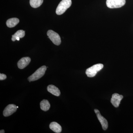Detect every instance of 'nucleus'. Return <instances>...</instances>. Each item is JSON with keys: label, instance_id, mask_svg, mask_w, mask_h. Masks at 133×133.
I'll use <instances>...</instances> for the list:
<instances>
[{"label": "nucleus", "instance_id": "10", "mask_svg": "<svg viewBox=\"0 0 133 133\" xmlns=\"http://www.w3.org/2000/svg\"><path fill=\"white\" fill-rule=\"evenodd\" d=\"M47 90L49 92L56 96L58 97L61 94L59 89L55 86L50 85L47 87Z\"/></svg>", "mask_w": 133, "mask_h": 133}, {"label": "nucleus", "instance_id": "4", "mask_svg": "<svg viewBox=\"0 0 133 133\" xmlns=\"http://www.w3.org/2000/svg\"><path fill=\"white\" fill-rule=\"evenodd\" d=\"M126 0H107V6L111 9L121 8L125 4Z\"/></svg>", "mask_w": 133, "mask_h": 133}, {"label": "nucleus", "instance_id": "2", "mask_svg": "<svg viewBox=\"0 0 133 133\" xmlns=\"http://www.w3.org/2000/svg\"><path fill=\"white\" fill-rule=\"evenodd\" d=\"M46 70L47 67L45 65L41 66L37 69L33 74L29 77L28 80L30 82L38 80L44 75Z\"/></svg>", "mask_w": 133, "mask_h": 133}, {"label": "nucleus", "instance_id": "15", "mask_svg": "<svg viewBox=\"0 0 133 133\" xmlns=\"http://www.w3.org/2000/svg\"><path fill=\"white\" fill-rule=\"evenodd\" d=\"M43 0H30V3L32 8H37L39 7L42 4Z\"/></svg>", "mask_w": 133, "mask_h": 133}, {"label": "nucleus", "instance_id": "16", "mask_svg": "<svg viewBox=\"0 0 133 133\" xmlns=\"http://www.w3.org/2000/svg\"><path fill=\"white\" fill-rule=\"evenodd\" d=\"M6 76L5 74H0V80H3L6 79Z\"/></svg>", "mask_w": 133, "mask_h": 133}, {"label": "nucleus", "instance_id": "13", "mask_svg": "<svg viewBox=\"0 0 133 133\" xmlns=\"http://www.w3.org/2000/svg\"><path fill=\"white\" fill-rule=\"evenodd\" d=\"M40 106L42 110L44 111H47L49 109L50 105L48 100L43 99L41 102Z\"/></svg>", "mask_w": 133, "mask_h": 133}, {"label": "nucleus", "instance_id": "7", "mask_svg": "<svg viewBox=\"0 0 133 133\" xmlns=\"http://www.w3.org/2000/svg\"><path fill=\"white\" fill-rule=\"evenodd\" d=\"M123 96L117 93H114L112 95L111 102L115 108H118L119 105L121 101L123 99Z\"/></svg>", "mask_w": 133, "mask_h": 133}, {"label": "nucleus", "instance_id": "14", "mask_svg": "<svg viewBox=\"0 0 133 133\" xmlns=\"http://www.w3.org/2000/svg\"><path fill=\"white\" fill-rule=\"evenodd\" d=\"M25 31L24 30H18L16 33H15L14 35L12 36V41L14 42L16 40V38L17 37L22 38L25 36Z\"/></svg>", "mask_w": 133, "mask_h": 133}, {"label": "nucleus", "instance_id": "11", "mask_svg": "<svg viewBox=\"0 0 133 133\" xmlns=\"http://www.w3.org/2000/svg\"><path fill=\"white\" fill-rule=\"evenodd\" d=\"M50 128L55 132L59 133L62 131V128L58 123L53 122H51L49 125Z\"/></svg>", "mask_w": 133, "mask_h": 133}, {"label": "nucleus", "instance_id": "9", "mask_svg": "<svg viewBox=\"0 0 133 133\" xmlns=\"http://www.w3.org/2000/svg\"><path fill=\"white\" fill-rule=\"evenodd\" d=\"M31 62V59L29 57L22 58L17 63V66L19 69H23L28 66Z\"/></svg>", "mask_w": 133, "mask_h": 133}, {"label": "nucleus", "instance_id": "8", "mask_svg": "<svg viewBox=\"0 0 133 133\" xmlns=\"http://www.w3.org/2000/svg\"><path fill=\"white\" fill-rule=\"evenodd\" d=\"M17 107L14 104L8 105L3 112V115L5 117H8L12 115V114L16 112Z\"/></svg>", "mask_w": 133, "mask_h": 133}, {"label": "nucleus", "instance_id": "12", "mask_svg": "<svg viewBox=\"0 0 133 133\" xmlns=\"http://www.w3.org/2000/svg\"><path fill=\"white\" fill-rule=\"evenodd\" d=\"M19 22V20L18 18H12L9 19L6 24L8 28H12L15 27Z\"/></svg>", "mask_w": 133, "mask_h": 133}, {"label": "nucleus", "instance_id": "1", "mask_svg": "<svg viewBox=\"0 0 133 133\" xmlns=\"http://www.w3.org/2000/svg\"><path fill=\"white\" fill-rule=\"evenodd\" d=\"M71 0H62L56 10L57 14L59 15L63 14L71 6Z\"/></svg>", "mask_w": 133, "mask_h": 133}, {"label": "nucleus", "instance_id": "6", "mask_svg": "<svg viewBox=\"0 0 133 133\" xmlns=\"http://www.w3.org/2000/svg\"><path fill=\"white\" fill-rule=\"evenodd\" d=\"M94 111L97 115L99 121L100 122L102 125V129L103 130L105 131L108 128V123L107 121V120L106 119L101 115L98 109H94Z\"/></svg>", "mask_w": 133, "mask_h": 133}, {"label": "nucleus", "instance_id": "17", "mask_svg": "<svg viewBox=\"0 0 133 133\" xmlns=\"http://www.w3.org/2000/svg\"><path fill=\"white\" fill-rule=\"evenodd\" d=\"M0 133H5V131L4 130H1V131H0Z\"/></svg>", "mask_w": 133, "mask_h": 133}, {"label": "nucleus", "instance_id": "5", "mask_svg": "<svg viewBox=\"0 0 133 133\" xmlns=\"http://www.w3.org/2000/svg\"><path fill=\"white\" fill-rule=\"evenodd\" d=\"M48 37L55 45H58L61 44V40L59 35L52 30H48L47 32Z\"/></svg>", "mask_w": 133, "mask_h": 133}, {"label": "nucleus", "instance_id": "18", "mask_svg": "<svg viewBox=\"0 0 133 133\" xmlns=\"http://www.w3.org/2000/svg\"><path fill=\"white\" fill-rule=\"evenodd\" d=\"M17 108H18V107H18V106H17Z\"/></svg>", "mask_w": 133, "mask_h": 133}, {"label": "nucleus", "instance_id": "3", "mask_svg": "<svg viewBox=\"0 0 133 133\" xmlns=\"http://www.w3.org/2000/svg\"><path fill=\"white\" fill-rule=\"evenodd\" d=\"M104 67V65L102 64H97L93 65L87 69L85 73L87 77H93L95 76L98 72L102 70Z\"/></svg>", "mask_w": 133, "mask_h": 133}]
</instances>
